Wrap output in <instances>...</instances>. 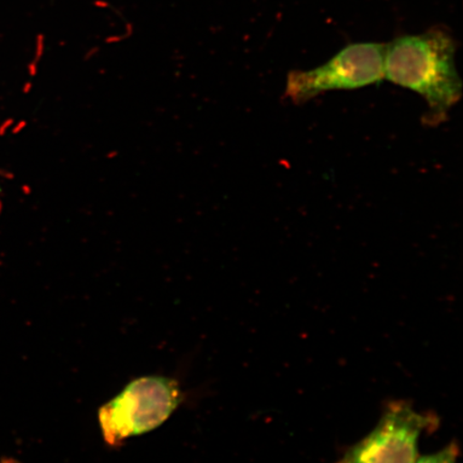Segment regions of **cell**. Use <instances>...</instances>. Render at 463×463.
Listing matches in <instances>:
<instances>
[{
	"instance_id": "6da1fadb",
	"label": "cell",
	"mask_w": 463,
	"mask_h": 463,
	"mask_svg": "<svg viewBox=\"0 0 463 463\" xmlns=\"http://www.w3.org/2000/svg\"><path fill=\"white\" fill-rule=\"evenodd\" d=\"M455 55V40L445 28L398 37L386 44L384 79L424 98L426 121L438 125L462 97Z\"/></svg>"
},
{
	"instance_id": "7a4b0ae2",
	"label": "cell",
	"mask_w": 463,
	"mask_h": 463,
	"mask_svg": "<svg viewBox=\"0 0 463 463\" xmlns=\"http://www.w3.org/2000/svg\"><path fill=\"white\" fill-rule=\"evenodd\" d=\"M181 402L175 381L164 376H144L104 404L99 424L104 441L118 447L125 439L156 430L170 418Z\"/></svg>"
},
{
	"instance_id": "3957f363",
	"label": "cell",
	"mask_w": 463,
	"mask_h": 463,
	"mask_svg": "<svg viewBox=\"0 0 463 463\" xmlns=\"http://www.w3.org/2000/svg\"><path fill=\"white\" fill-rule=\"evenodd\" d=\"M385 48L386 44L376 43L350 44L320 67L289 72L286 99L304 104L323 92L360 90L380 83L384 79Z\"/></svg>"
},
{
	"instance_id": "277c9868",
	"label": "cell",
	"mask_w": 463,
	"mask_h": 463,
	"mask_svg": "<svg viewBox=\"0 0 463 463\" xmlns=\"http://www.w3.org/2000/svg\"><path fill=\"white\" fill-rule=\"evenodd\" d=\"M438 425L437 415L420 412L409 402H390L373 431L335 463H415L421 434Z\"/></svg>"
},
{
	"instance_id": "5b68a950",
	"label": "cell",
	"mask_w": 463,
	"mask_h": 463,
	"mask_svg": "<svg viewBox=\"0 0 463 463\" xmlns=\"http://www.w3.org/2000/svg\"><path fill=\"white\" fill-rule=\"evenodd\" d=\"M459 454L458 444L451 442L436 453L419 457L415 463H458Z\"/></svg>"
},
{
	"instance_id": "8992f818",
	"label": "cell",
	"mask_w": 463,
	"mask_h": 463,
	"mask_svg": "<svg viewBox=\"0 0 463 463\" xmlns=\"http://www.w3.org/2000/svg\"><path fill=\"white\" fill-rule=\"evenodd\" d=\"M26 127H27V121L20 120L19 123L13 126V128H11V130H13L14 135H20V133L23 130H24L26 128Z\"/></svg>"
},
{
	"instance_id": "52a82bcc",
	"label": "cell",
	"mask_w": 463,
	"mask_h": 463,
	"mask_svg": "<svg viewBox=\"0 0 463 463\" xmlns=\"http://www.w3.org/2000/svg\"><path fill=\"white\" fill-rule=\"evenodd\" d=\"M14 125V119H7L5 121V123L0 126V136H5V132H7L9 129L13 128V126Z\"/></svg>"
},
{
	"instance_id": "ba28073f",
	"label": "cell",
	"mask_w": 463,
	"mask_h": 463,
	"mask_svg": "<svg viewBox=\"0 0 463 463\" xmlns=\"http://www.w3.org/2000/svg\"><path fill=\"white\" fill-rule=\"evenodd\" d=\"M119 156L118 150H109V152L107 153L106 157L109 160H113L115 158H118Z\"/></svg>"
},
{
	"instance_id": "9c48e42d",
	"label": "cell",
	"mask_w": 463,
	"mask_h": 463,
	"mask_svg": "<svg viewBox=\"0 0 463 463\" xmlns=\"http://www.w3.org/2000/svg\"><path fill=\"white\" fill-rule=\"evenodd\" d=\"M23 194L29 195L33 193L32 187H29L28 184H24V186L22 187Z\"/></svg>"
},
{
	"instance_id": "30bf717a",
	"label": "cell",
	"mask_w": 463,
	"mask_h": 463,
	"mask_svg": "<svg viewBox=\"0 0 463 463\" xmlns=\"http://www.w3.org/2000/svg\"><path fill=\"white\" fill-rule=\"evenodd\" d=\"M4 463H20V462H17L15 460H7V461H5Z\"/></svg>"
}]
</instances>
